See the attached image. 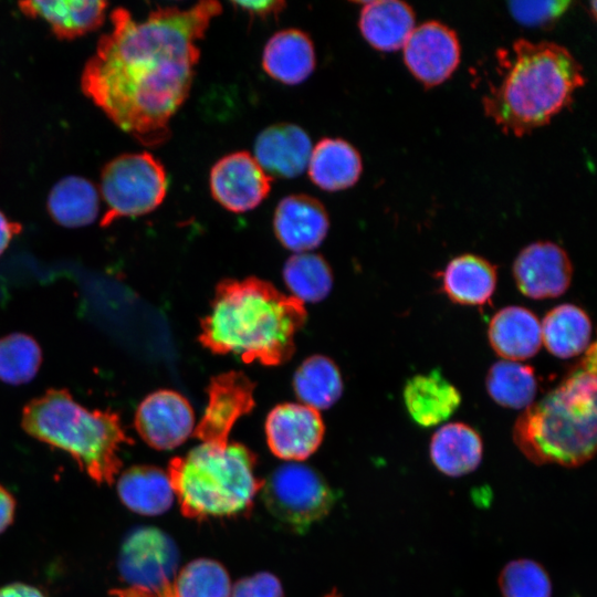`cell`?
<instances>
[{
	"instance_id": "cell-1",
	"label": "cell",
	"mask_w": 597,
	"mask_h": 597,
	"mask_svg": "<svg viewBox=\"0 0 597 597\" xmlns=\"http://www.w3.org/2000/svg\"><path fill=\"white\" fill-rule=\"evenodd\" d=\"M221 11L211 0L187 9L158 8L144 20L114 9L112 30L84 65L83 93L144 146L164 144L171 117L189 95L200 57L197 44Z\"/></svg>"
},
{
	"instance_id": "cell-2",
	"label": "cell",
	"mask_w": 597,
	"mask_h": 597,
	"mask_svg": "<svg viewBox=\"0 0 597 597\" xmlns=\"http://www.w3.org/2000/svg\"><path fill=\"white\" fill-rule=\"evenodd\" d=\"M305 320L304 304L271 283L255 277L226 280L218 284L201 321L199 341L212 353L274 366L291 358Z\"/></svg>"
},
{
	"instance_id": "cell-3",
	"label": "cell",
	"mask_w": 597,
	"mask_h": 597,
	"mask_svg": "<svg viewBox=\"0 0 597 597\" xmlns=\"http://www.w3.org/2000/svg\"><path fill=\"white\" fill-rule=\"evenodd\" d=\"M496 56L500 78L483 95V109L504 133L517 137L548 124L586 81L582 64L555 42L519 39Z\"/></svg>"
},
{
	"instance_id": "cell-4",
	"label": "cell",
	"mask_w": 597,
	"mask_h": 597,
	"mask_svg": "<svg viewBox=\"0 0 597 597\" xmlns=\"http://www.w3.org/2000/svg\"><path fill=\"white\" fill-rule=\"evenodd\" d=\"M235 422L228 413L206 408L193 432L201 443L169 462L167 474L185 516L242 513L261 490L264 480L254 474V453L228 440Z\"/></svg>"
},
{
	"instance_id": "cell-5",
	"label": "cell",
	"mask_w": 597,
	"mask_h": 597,
	"mask_svg": "<svg viewBox=\"0 0 597 597\" xmlns=\"http://www.w3.org/2000/svg\"><path fill=\"white\" fill-rule=\"evenodd\" d=\"M519 450L535 464L567 468L596 451V346L541 400L524 409L513 428Z\"/></svg>"
},
{
	"instance_id": "cell-6",
	"label": "cell",
	"mask_w": 597,
	"mask_h": 597,
	"mask_svg": "<svg viewBox=\"0 0 597 597\" xmlns=\"http://www.w3.org/2000/svg\"><path fill=\"white\" fill-rule=\"evenodd\" d=\"M21 425L33 438L70 453L100 484L114 482L122 468L121 447L132 443L117 412L88 410L66 389L50 388L31 399Z\"/></svg>"
},
{
	"instance_id": "cell-7",
	"label": "cell",
	"mask_w": 597,
	"mask_h": 597,
	"mask_svg": "<svg viewBox=\"0 0 597 597\" xmlns=\"http://www.w3.org/2000/svg\"><path fill=\"white\" fill-rule=\"evenodd\" d=\"M167 187L166 170L151 154H123L112 159L101 172L100 190L106 205L101 226L151 212L164 201Z\"/></svg>"
},
{
	"instance_id": "cell-8",
	"label": "cell",
	"mask_w": 597,
	"mask_h": 597,
	"mask_svg": "<svg viewBox=\"0 0 597 597\" xmlns=\"http://www.w3.org/2000/svg\"><path fill=\"white\" fill-rule=\"evenodd\" d=\"M269 512L289 528L302 533L328 514L335 495L313 469L286 463L275 469L261 488Z\"/></svg>"
},
{
	"instance_id": "cell-9",
	"label": "cell",
	"mask_w": 597,
	"mask_h": 597,
	"mask_svg": "<svg viewBox=\"0 0 597 597\" xmlns=\"http://www.w3.org/2000/svg\"><path fill=\"white\" fill-rule=\"evenodd\" d=\"M178 564L174 541L155 527H139L125 540L119 570L130 586L143 587L157 597H177L172 584Z\"/></svg>"
},
{
	"instance_id": "cell-10",
	"label": "cell",
	"mask_w": 597,
	"mask_h": 597,
	"mask_svg": "<svg viewBox=\"0 0 597 597\" xmlns=\"http://www.w3.org/2000/svg\"><path fill=\"white\" fill-rule=\"evenodd\" d=\"M402 49L407 67L426 87L444 82L460 63L457 33L436 20L415 27Z\"/></svg>"
},
{
	"instance_id": "cell-11",
	"label": "cell",
	"mask_w": 597,
	"mask_h": 597,
	"mask_svg": "<svg viewBox=\"0 0 597 597\" xmlns=\"http://www.w3.org/2000/svg\"><path fill=\"white\" fill-rule=\"evenodd\" d=\"M213 199L231 212H247L269 195L272 178L248 151H235L220 158L209 177Z\"/></svg>"
},
{
	"instance_id": "cell-12",
	"label": "cell",
	"mask_w": 597,
	"mask_h": 597,
	"mask_svg": "<svg viewBox=\"0 0 597 597\" xmlns=\"http://www.w3.org/2000/svg\"><path fill=\"white\" fill-rule=\"evenodd\" d=\"M520 292L534 300L564 294L570 285L573 264L566 251L549 241H537L520 251L513 263Z\"/></svg>"
},
{
	"instance_id": "cell-13",
	"label": "cell",
	"mask_w": 597,
	"mask_h": 597,
	"mask_svg": "<svg viewBox=\"0 0 597 597\" xmlns=\"http://www.w3.org/2000/svg\"><path fill=\"white\" fill-rule=\"evenodd\" d=\"M134 423L147 444L157 450H170L192 433L195 415L188 400L179 392L160 389L139 404Z\"/></svg>"
},
{
	"instance_id": "cell-14",
	"label": "cell",
	"mask_w": 597,
	"mask_h": 597,
	"mask_svg": "<svg viewBox=\"0 0 597 597\" xmlns=\"http://www.w3.org/2000/svg\"><path fill=\"white\" fill-rule=\"evenodd\" d=\"M271 451L284 460H304L316 451L324 436L318 410L303 404H282L273 408L265 421Z\"/></svg>"
},
{
	"instance_id": "cell-15",
	"label": "cell",
	"mask_w": 597,
	"mask_h": 597,
	"mask_svg": "<svg viewBox=\"0 0 597 597\" xmlns=\"http://www.w3.org/2000/svg\"><path fill=\"white\" fill-rule=\"evenodd\" d=\"M274 232L281 244L304 253L325 239L329 220L325 207L308 195H290L277 203L273 218Z\"/></svg>"
},
{
	"instance_id": "cell-16",
	"label": "cell",
	"mask_w": 597,
	"mask_h": 597,
	"mask_svg": "<svg viewBox=\"0 0 597 597\" xmlns=\"http://www.w3.org/2000/svg\"><path fill=\"white\" fill-rule=\"evenodd\" d=\"M311 153V138L302 127L280 123L258 135L253 157L271 178H294L307 167Z\"/></svg>"
},
{
	"instance_id": "cell-17",
	"label": "cell",
	"mask_w": 597,
	"mask_h": 597,
	"mask_svg": "<svg viewBox=\"0 0 597 597\" xmlns=\"http://www.w3.org/2000/svg\"><path fill=\"white\" fill-rule=\"evenodd\" d=\"M488 338L492 349L504 360H524L541 348V322L528 308L506 306L491 318Z\"/></svg>"
},
{
	"instance_id": "cell-18",
	"label": "cell",
	"mask_w": 597,
	"mask_h": 597,
	"mask_svg": "<svg viewBox=\"0 0 597 597\" xmlns=\"http://www.w3.org/2000/svg\"><path fill=\"white\" fill-rule=\"evenodd\" d=\"M315 64L313 42L298 29H284L274 33L263 49V70L286 85L304 82L313 73Z\"/></svg>"
},
{
	"instance_id": "cell-19",
	"label": "cell",
	"mask_w": 597,
	"mask_h": 597,
	"mask_svg": "<svg viewBox=\"0 0 597 597\" xmlns=\"http://www.w3.org/2000/svg\"><path fill=\"white\" fill-rule=\"evenodd\" d=\"M404 401L412 420L432 427L447 420L460 406L459 390L439 369L411 377L404 388Z\"/></svg>"
},
{
	"instance_id": "cell-20",
	"label": "cell",
	"mask_w": 597,
	"mask_h": 597,
	"mask_svg": "<svg viewBox=\"0 0 597 597\" xmlns=\"http://www.w3.org/2000/svg\"><path fill=\"white\" fill-rule=\"evenodd\" d=\"M441 291L460 305L482 306L486 304L496 287V266L475 254L453 258L439 273Z\"/></svg>"
},
{
	"instance_id": "cell-21",
	"label": "cell",
	"mask_w": 597,
	"mask_h": 597,
	"mask_svg": "<svg viewBox=\"0 0 597 597\" xmlns=\"http://www.w3.org/2000/svg\"><path fill=\"white\" fill-rule=\"evenodd\" d=\"M415 27V12L404 1L363 2L359 13V30L364 39L379 51L391 52L401 49Z\"/></svg>"
},
{
	"instance_id": "cell-22",
	"label": "cell",
	"mask_w": 597,
	"mask_h": 597,
	"mask_svg": "<svg viewBox=\"0 0 597 597\" xmlns=\"http://www.w3.org/2000/svg\"><path fill=\"white\" fill-rule=\"evenodd\" d=\"M429 454L444 475L459 478L473 472L483 457V442L472 427L463 422L441 426L431 437Z\"/></svg>"
},
{
	"instance_id": "cell-23",
	"label": "cell",
	"mask_w": 597,
	"mask_h": 597,
	"mask_svg": "<svg viewBox=\"0 0 597 597\" xmlns=\"http://www.w3.org/2000/svg\"><path fill=\"white\" fill-rule=\"evenodd\" d=\"M22 13L45 21L60 39H75L101 27L105 19V1H22Z\"/></svg>"
},
{
	"instance_id": "cell-24",
	"label": "cell",
	"mask_w": 597,
	"mask_h": 597,
	"mask_svg": "<svg viewBox=\"0 0 597 597\" xmlns=\"http://www.w3.org/2000/svg\"><path fill=\"white\" fill-rule=\"evenodd\" d=\"M313 184L326 191L354 186L363 170L358 150L342 138H323L314 148L307 164Z\"/></svg>"
},
{
	"instance_id": "cell-25",
	"label": "cell",
	"mask_w": 597,
	"mask_h": 597,
	"mask_svg": "<svg viewBox=\"0 0 597 597\" xmlns=\"http://www.w3.org/2000/svg\"><path fill=\"white\" fill-rule=\"evenodd\" d=\"M122 502L133 512L158 515L172 504L175 493L167 472L153 465H135L117 483Z\"/></svg>"
},
{
	"instance_id": "cell-26",
	"label": "cell",
	"mask_w": 597,
	"mask_h": 597,
	"mask_svg": "<svg viewBox=\"0 0 597 597\" xmlns=\"http://www.w3.org/2000/svg\"><path fill=\"white\" fill-rule=\"evenodd\" d=\"M591 322L586 312L574 304L552 308L541 323L542 343L559 358H570L588 348Z\"/></svg>"
},
{
	"instance_id": "cell-27",
	"label": "cell",
	"mask_w": 597,
	"mask_h": 597,
	"mask_svg": "<svg viewBox=\"0 0 597 597\" xmlns=\"http://www.w3.org/2000/svg\"><path fill=\"white\" fill-rule=\"evenodd\" d=\"M48 210L52 219L63 227L87 226L94 222L98 214V191L86 178L64 177L51 189L48 197Z\"/></svg>"
},
{
	"instance_id": "cell-28",
	"label": "cell",
	"mask_w": 597,
	"mask_h": 597,
	"mask_svg": "<svg viewBox=\"0 0 597 597\" xmlns=\"http://www.w3.org/2000/svg\"><path fill=\"white\" fill-rule=\"evenodd\" d=\"M294 390L303 405L316 410L334 405L343 391V380L337 366L327 357H308L297 368Z\"/></svg>"
},
{
	"instance_id": "cell-29",
	"label": "cell",
	"mask_w": 597,
	"mask_h": 597,
	"mask_svg": "<svg viewBox=\"0 0 597 597\" xmlns=\"http://www.w3.org/2000/svg\"><path fill=\"white\" fill-rule=\"evenodd\" d=\"M490 397L500 406L525 409L534 401L537 380L532 367L512 360H499L486 375Z\"/></svg>"
},
{
	"instance_id": "cell-30",
	"label": "cell",
	"mask_w": 597,
	"mask_h": 597,
	"mask_svg": "<svg viewBox=\"0 0 597 597\" xmlns=\"http://www.w3.org/2000/svg\"><path fill=\"white\" fill-rule=\"evenodd\" d=\"M283 277L292 296L304 302H318L326 297L333 285L327 262L311 252L295 253L285 262Z\"/></svg>"
},
{
	"instance_id": "cell-31",
	"label": "cell",
	"mask_w": 597,
	"mask_h": 597,
	"mask_svg": "<svg viewBox=\"0 0 597 597\" xmlns=\"http://www.w3.org/2000/svg\"><path fill=\"white\" fill-rule=\"evenodd\" d=\"M42 350L38 342L24 333L0 338V380L10 385L31 381L41 365Z\"/></svg>"
},
{
	"instance_id": "cell-32",
	"label": "cell",
	"mask_w": 597,
	"mask_h": 597,
	"mask_svg": "<svg viewBox=\"0 0 597 597\" xmlns=\"http://www.w3.org/2000/svg\"><path fill=\"white\" fill-rule=\"evenodd\" d=\"M231 589L228 572L208 558L188 563L175 579L177 597H231Z\"/></svg>"
},
{
	"instance_id": "cell-33",
	"label": "cell",
	"mask_w": 597,
	"mask_h": 597,
	"mask_svg": "<svg viewBox=\"0 0 597 597\" xmlns=\"http://www.w3.org/2000/svg\"><path fill=\"white\" fill-rule=\"evenodd\" d=\"M503 597H552V582L537 562L520 558L509 562L500 573Z\"/></svg>"
},
{
	"instance_id": "cell-34",
	"label": "cell",
	"mask_w": 597,
	"mask_h": 597,
	"mask_svg": "<svg viewBox=\"0 0 597 597\" xmlns=\"http://www.w3.org/2000/svg\"><path fill=\"white\" fill-rule=\"evenodd\" d=\"M570 6L569 1H512L509 3L512 15L523 25L549 27L554 24Z\"/></svg>"
},
{
	"instance_id": "cell-35",
	"label": "cell",
	"mask_w": 597,
	"mask_h": 597,
	"mask_svg": "<svg viewBox=\"0 0 597 597\" xmlns=\"http://www.w3.org/2000/svg\"><path fill=\"white\" fill-rule=\"evenodd\" d=\"M231 597H284L280 580L270 573L241 578L231 589Z\"/></svg>"
},
{
	"instance_id": "cell-36",
	"label": "cell",
	"mask_w": 597,
	"mask_h": 597,
	"mask_svg": "<svg viewBox=\"0 0 597 597\" xmlns=\"http://www.w3.org/2000/svg\"><path fill=\"white\" fill-rule=\"evenodd\" d=\"M232 4L247 12L249 17L260 19L277 17L286 6L283 1H237Z\"/></svg>"
},
{
	"instance_id": "cell-37",
	"label": "cell",
	"mask_w": 597,
	"mask_h": 597,
	"mask_svg": "<svg viewBox=\"0 0 597 597\" xmlns=\"http://www.w3.org/2000/svg\"><path fill=\"white\" fill-rule=\"evenodd\" d=\"M14 509L15 501L12 494L0 485V533L12 523Z\"/></svg>"
},
{
	"instance_id": "cell-38",
	"label": "cell",
	"mask_w": 597,
	"mask_h": 597,
	"mask_svg": "<svg viewBox=\"0 0 597 597\" xmlns=\"http://www.w3.org/2000/svg\"><path fill=\"white\" fill-rule=\"evenodd\" d=\"M22 227L18 222L9 220L0 210V255L8 248L14 235L19 234Z\"/></svg>"
},
{
	"instance_id": "cell-39",
	"label": "cell",
	"mask_w": 597,
	"mask_h": 597,
	"mask_svg": "<svg viewBox=\"0 0 597 597\" xmlns=\"http://www.w3.org/2000/svg\"><path fill=\"white\" fill-rule=\"evenodd\" d=\"M0 597H45L44 594L35 587L25 584H10L0 587Z\"/></svg>"
},
{
	"instance_id": "cell-40",
	"label": "cell",
	"mask_w": 597,
	"mask_h": 597,
	"mask_svg": "<svg viewBox=\"0 0 597 597\" xmlns=\"http://www.w3.org/2000/svg\"><path fill=\"white\" fill-rule=\"evenodd\" d=\"M111 595L114 597H157L150 590L137 587L129 586L128 588L115 589L111 591Z\"/></svg>"
}]
</instances>
